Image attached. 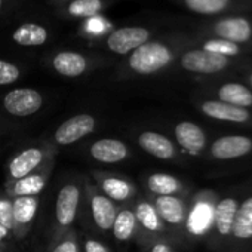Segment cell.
<instances>
[{
	"instance_id": "3",
	"label": "cell",
	"mask_w": 252,
	"mask_h": 252,
	"mask_svg": "<svg viewBox=\"0 0 252 252\" xmlns=\"http://www.w3.org/2000/svg\"><path fill=\"white\" fill-rule=\"evenodd\" d=\"M52 156L54 150L51 147H29L20 152L9 162L8 181H17L33 174Z\"/></svg>"
},
{
	"instance_id": "10",
	"label": "cell",
	"mask_w": 252,
	"mask_h": 252,
	"mask_svg": "<svg viewBox=\"0 0 252 252\" xmlns=\"http://www.w3.org/2000/svg\"><path fill=\"white\" fill-rule=\"evenodd\" d=\"M89 206L92 220L101 230H111L117 208L113 200H110L105 194L99 193L94 187H89Z\"/></svg>"
},
{
	"instance_id": "20",
	"label": "cell",
	"mask_w": 252,
	"mask_h": 252,
	"mask_svg": "<svg viewBox=\"0 0 252 252\" xmlns=\"http://www.w3.org/2000/svg\"><path fill=\"white\" fill-rule=\"evenodd\" d=\"M54 68L67 77H77L86 70V60L76 52H61L54 58Z\"/></svg>"
},
{
	"instance_id": "7",
	"label": "cell",
	"mask_w": 252,
	"mask_h": 252,
	"mask_svg": "<svg viewBox=\"0 0 252 252\" xmlns=\"http://www.w3.org/2000/svg\"><path fill=\"white\" fill-rule=\"evenodd\" d=\"M228 64V58L220 54L208 52L205 49L190 51L183 55L181 65L187 71L202 73V74H214L224 70Z\"/></svg>"
},
{
	"instance_id": "34",
	"label": "cell",
	"mask_w": 252,
	"mask_h": 252,
	"mask_svg": "<svg viewBox=\"0 0 252 252\" xmlns=\"http://www.w3.org/2000/svg\"><path fill=\"white\" fill-rule=\"evenodd\" d=\"M85 252H108V249L96 239H91L88 237L83 243Z\"/></svg>"
},
{
	"instance_id": "30",
	"label": "cell",
	"mask_w": 252,
	"mask_h": 252,
	"mask_svg": "<svg viewBox=\"0 0 252 252\" xmlns=\"http://www.w3.org/2000/svg\"><path fill=\"white\" fill-rule=\"evenodd\" d=\"M205 51L208 52H214V54H220V55H236L239 54V46L236 43L227 42V40H209L205 43Z\"/></svg>"
},
{
	"instance_id": "12",
	"label": "cell",
	"mask_w": 252,
	"mask_h": 252,
	"mask_svg": "<svg viewBox=\"0 0 252 252\" xmlns=\"http://www.w3.org/2000/svg\"><path fill=\"white\" fill-rule=\"evenodd\" d=\"M39 203V196H23L12 199L14 220L17 224V237L26 236V233L30 230L37 215Z\"/></svg>"
},
{
	"instance_id": "5",
	"label": "cell",
	"mask_w": 252,
	"mask_h": 252,
	"mask_svg": "<svg viewBox=\"0 0 252 252\" xmlns=\"http://www.w3.org/2000/svg\"><path fill=\"white\" fill-rule=\"evenodd\" d=\"M43 105V96L40 92L29 88L14 89L3 98L5 110L17 117H27L37 113Z\"/></svg>"
},
{
	"instance_id": "31",
	"label": "cell",
	"mask_w": 252,
	"mask_h": 252,
	"mask_svg": "<svg viewBox=\"0 0 252 252\" xmlns=\"http://www.w3.org/2000/svg\"><path fill=\"white\" fill-rule=\"evenodd\" d=\"M51 252H80L79 242L76 237V233L68 230L63 237L57 240Z\"/></svg>"
},
{
	"instance_id": "14",
	"label": "cell",
	"mask_w": 252,
	"mask_h": 252,
	"mask_svg": "<svg viewBox=\"0 0 252 252\" xmlns=\"http://www.w3.org/2000/svg\"><path fill=\"white\" fill-rule=\"evenodd\" d=\"M138 144L140 147L147 152L149 155L155 156L156 159H162V160H169L175 158V146L174 143L155 131H146L138 137Z\"/></svg>"
},
{
	"instance_id": "21",
	"label": "cell",
	"mask_w": 252,
	"mask_h": 252,
	"mask_svg": "<svg viewBox=\"0 0 252 252\" xmlns=\"http://www.w3.org/2000/svg\"><path fill=\"white\" fill-rule=\"evenodd\" d=\"M231 234L239 240L252 237V197L245 199L236 211Z\"/></svg>"
},
{
	"instance_id": "29",
	"label": "cell",
	"mask_w": 252,
	"mask_h": 252,
	"mask_svg": "<svg viewBox=\"0 0 252 252\" xmlns=\"http://www.w3.org/2000/svg\"><path fill=\"white\" fill-rule=\"evenodd\" d=\"M101 9V0H74L70 5V14L76 17H92Z\"/></svg>"
},
{
	"instance_id": "28",
	"label": "cell",
	"mask_w": 252,
	"mask_h": 252,
	"mask_svg": "<svg viewBox=\"0 0 252 252\" xmlns=\"http://www.w3.org/2000/svg\"><path fill=\"white\" fill-rule=\"evenodd\" d=\"M0 224H2L6 230H9L14 237H17V224L14 220L12 199L8 197L6 194L0 196Z\"/></svg>"
},
{
	"instance_id": "24",
	"label": "cell",
	"mask_w": 252,
	"mask_h": 252,
	"mask_svg": "<svg viewBox=\"0 0 252 252\" xmlns=\"http://www.w3.org/2000/svg\"><path fill=\"white\" fill-rule=\"evenodd\" d=\"M134 214H135L137 222L143 228H146L147 231L158 233V231L163 230V221L160 220V217H159V214H158V211H156L153 203H150L147 200L138 202Z\"/></svg>"
},
{
	"instance_id": "17",
	"label": "cell",
	"mask_w": 252,
	"mask_h": 252,
	"mask_svg": "<svg viewBox=\"0 0 252 252\" xmlns=\"http://www.w3.org/2000/svg\"><path fill=\"white\" fill-rule=\"evenodd\" d=\"M155 208L160 220L171 225H181L186 221V205L177 196H158Z\"/></svg>"
},
{
	"instance_id": "32",
	"label": "cell",
	"mask_w": 252,
	"mask_h": 252,
	"mask_svg": "<svg viewBox=\"0 0 252 252\" xmlns=\"http://www.w3.org/2000/svg\"><path fill=\"white\" fill-rule=\"evenodd\" d=\"M20 77V70L17 65L0 60V85H11Z\"/></svg>"
},
{
	"instance_id": "6",
	"label": "cell",
	"mask_w": 252,
	"mask_h": 252,
	"mask_svg": "<svg viewBox=\"0 0 252 252\" xmlns=\"http://www.w3.org/2000/svg\"><path fill=\"white\" fill-rule=\"evenodd\" d=\"M95 125H96V120L91 114L73 116L58 126L54 134V140L58 146L74 144L79 140L85 138L86 135L92 134L95 129Z\"/></svg>"
},
{
	"instance_id": "23",
	"label": "cell",
	"mask_w": 252,
	"mask_h": 252,
	"mask_svg": "<svg viewBox=\"0 0 252 252\" xmlns=\"http://www.w3.org/2000/svg\"><path fill=\"white\" fill-rule=\"evenodd\" d=\"M137 225H138V222H137L135 214L131 209H122V211H117V214H116L111 231H113V236L116 237V240L128 242L135 234Z\"/></svg>"
},
{
	"instance_id": "11",
	"label": "cell",
	"mask_w": 252,
	"mask_h": 252,
	"mask_svg": "<svg viewBox=\"0 0 252 252\" xmlns=\"http://www.w3.org/2000/svg\"><path fill=\"white\" fill-rule=\"evenodd\" d=\"M174 132H175V138H177V143L180 144V147L190 155L196 156V155L202 153V150L206 146L205 132L202 131L199 125H196L193 122H189V120L180 122L175 126Z\"/></svg>"
},
{
	"instance_id": "18",
	"label": "cell",
	"mask_w": 252,
	"mask_h": 252,
	"mask_svg": "<svg viewBox=\"0 0 252 252\" xmlns=\"http://www.w3.org/2000/svg\"><path fill=\"white\" fill-rule=\"evenodd\" d=\"M237 206H239V203L233 197H224L215 205L212 218H214V225H215V230L218 231V234H221V236L231 234Z\"/></svg>"
},
{
	"instance_id": "4",
	"label": "cell",
	"mask_w": 252,
	"mask_h": 252,
	"mask_svg": "<svg viewBox=\"0 0 252 252\" xmlns=\"http://www.w3.org/2000/svg\"><path fill=\"white\" fill-rule=\"evenodd\" d=\"M54 168V156L49 158L37 171L33 174L17 180V181H6V196L14 197H23V196H39L49 180V175Z\"/></svg>"
},
{
	"instance_id": "13",
	"label": "cell",
	"mask_w": 252,
	"mask_h": 252,
	"mask_svg": "<svg viewBox=\"0 0 252 252\" xmlns=\"http://www.w3.org/2000/svg\"><path fill=\"white\" fill-rule=\"evenodd\" d=\"M91 156L101 163H119L129 156V149L123 141L113 138H102L92 143Z\"/></svg>"
},
{
	"instance_id": "37",
	"label": "cell",
	"mask_w": 252,
	"mask_h": 252,
	"mask_svg": "<svg viewBox=\"0 0 252 252\" xmlns=\"http://www.w3.org/2000/svg\"><path fill=\"white\" fill-rule=\"evenodd\" d=\"M249 82H251V85H252V74H251V77H249Z\"/></svg>"
},
{
	"instance_id": "16",
	"label": "cell",
	"mask_w": 252,
	"mask_h": 252,
	"mask_svg": "<svg viewBox=\"0 0 252 252\" xmlns=\"http://www.w3.org/2000/svg\"><path fill=\"white\" fill-rule=\"evenodd\" d=\"M215 33L227 42L243 43L251 39L252 30L245 18H225L215 24Z\"/></svg>"
},
{
	"instance_id": "2",
	"label": "cell",
	"mask_w": 252,
	"mask_h": 252,
	"mask_svg": "<svg viewBox=\"0 0 252 252\" xmlns=\"http://www.w3.org/2000/svg\"><path fill=\"white\" fill-rule=\"evenodd\" d=\"M79 203H80V189L77 184L68 183L60 189L55 200V225H57L55 239L57 240L63 237L68 231V227L74 222L79 211Z\"/></svg>"
},
{
	"instance_id": "9",
	"label": "cell",
	"mask_w": 252,
	"mask_h": 252,
	"mask_svg": "<svg viewBox=\"0 0 252 252\" xmlns=\"http://www.w3.org/2000/svg\"><path fill=\"white\" fill-rule=\"evenodd\" d=\"M149 39V32L141 27H125L113 32L108 37V49L116 54H128L140 48Z\"/></svg>"
},
{
	"instance_id": "25",
	"label": "cell",
	"mask_w": 252,
	"mask_h": 252,
	"mask_svg": "<svg viewBox=\"0 0 252 252\" xmlns=\"http://www.w3.org/2000/svg\"><path fill=\"white\" fill-rule=\"evenodd\" d=\"M147 187L156 196H175L181 190V183L174 175L158 172L147 178Z\"/></svg>"
},
{
	"instance_id": "35",
	"label": "cell",
	"mask_w": 252,
	"mask_h": 252,
	"mask_svg": "<svg viewBox=\"0 0 252 252\" xmlns=\"http://www.w3.org/2000/svg\"><path fill=\"white\" fill-rule=\"evenodd\" d=\"M150 252H172V248L165 242H158V243L153 245Z\"/></svg>"
},
{
	"instance_id": "33",
	"label": "cell",
	"mask_w": 252,
	"mask_h": 252,
	"mask_svg": "<svg viewBox=\"0 0 252 252\" xmlns=\"http://www.w3.org/2000/svg\"><path fill=\"white\" fill-rule=\"evenodd\" d=\"M108 27V24L102 20V18H91L86 24V29L89 33H102L105 29Z\"/></svg>"
},
{
	"instance_id": "27",
	"label": "cell",
	"mask_w": 252,
	"mask_h": 252,
	"mask_svg": "<svg viewBox=\"0 0 252 252\" xmlns=\"http://www.w3.org/2000/svg\"><path fill=\"white\" fill-rule=\"evenodd\" d=\"M186 5L193 12L211 15L225 9L228 0H186Z\"/></svg>"
},
{
	"instance_id": "8",
	"label": "cell",
	"mask_w": 252,
	"mask_h": 252,
	"mask_svg": "<svg viewBox=\"0 0 252 252\" xmlns=\"http://www.w3.org/2000/svg\"><path fill=\"white\" fill-rule=\"evenodd\" d=\"M252 152V140L245 135H227L217 138L211 146V156L218 160H231Z\"/></svg>"
},
{
	"instance_id": "36",
	"label": "cell",
	"mask_w": 252,
	"mask_h": 252,
	"mask_svg": "<svg viewBox=\"0 0 252 252\" xmlns=\"http://www.w3.org/2000/svg\"><path fill=\"white\" fill-rule=\"evenodd\" d=\"M11 237H12L11 231H9V230H6L2 224H0V245L6 243Z\"/></svg>"
},
{
	"instance_id": "1",
	"label": "cell",
	"mask_w": 252,
	"mask_h": 252,
	"mask_svg": "<svg viewBox=\"0 0 252 252\" xmlns=\"http://www.w3.org/2000/svg\"><path fill=\"white\" fill-rule=\"evenodd\" d=\"M172 60L171 51L158 42L144 43L134 51L129 60V65L140 74H153L166 67Z\"/></svg>"
},
{
	"instance_id": "26",
	"label": "cell",
	"mask_w": 252,
	"mask_h": 252,
	"mask_svg": "<svg viewBox=\"0 0 252 252\" xmlns=\"http://www.w3.org/2000/svg\"><path fill=\"white\" fill-rule=\"evenodd\" d=\"M48 39V33L37 24H24L14 33V40L23 46H39Z\"/></svg>"
},
{
	"instance_id": "22",
	"label": "cell",
	"mask_w": 252,
	"mask_h": 252,
	"mask_svg": "<svg viewBox=\"0 0 252 252\" xmlns=\"http://www.w3.org/2000/svg\"><path fill=\"white\" fill-rule=\"evenodd\" d=\"M218 96H220V101L240 107V108H248L252 105V92L240 83L222 85L218 89Z\"/></svg>"
},
{
	"instance_id": "19",
	"label": "cell",
	"mask_w": 252,
	"mask_h": 252,
	"mask_svg": "<svg viewBox=\"0 0 252 252\" xmlns=\"http://www.w3.org/2000/svg\"><path fill=\"white\" fill-rule=\"evenodd\" d=\"M101 189L104 194L113 202H125L135 194V187L125 178L119 177H104L101 180Z\"/></svg>"
},
{
	"instance_id": "15",
	"label": "cell",
	"mask_w": 252,
	"mask_h": 252,
	"mask_svg": "<svg viewBox=\"0 0 252 252\" xmlns=\"http://www.w3.org/2000/svg\"><path fill=\"white\" fill-rule=\"evenodd\" d=\"M200 110L203 111V114H206L211 119L233 122V123H245L251 117L246 108H240L222 101H205L200 105Z\"/></svg>"
},
{
	"instance_id": "38",
	"label": "cell",
	"mask_w": 252,
	"mask_h": 252,
	"mask_svg": "<svg viewBox=\"0 0 252 252\" xmlns=\"http://www.w3.org/2000/svg\"><path fill=\"white\" fill-rule=\"evenodd\" d=\"M0 6H2V0H0Z\"/></svg>"
}]
</instances>
